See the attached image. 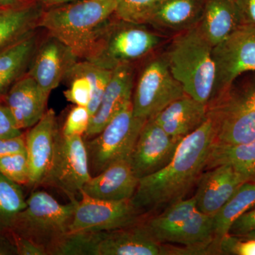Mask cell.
Listing matches in <instances>:
<instances>
[{
  "mask_svg": "<svg viewBox=\"0 0 255 255\" xmlns=\"http://www.w3.org/2000/svg\"><path fill=\"white\" fill-rule=\"evenodd\" d=\"M117 18V17H116ZM162 43V38L145 24L111 19L95 38L82 60L113 70L147 56Z\"/></svg>",
  "mask_w": 255,
  "mask_h": 255,
  "instance_id": "5b68a950",
  "label": "cell"
},
{
  "mask_svg": "<svg viewBox=\"0 0 255 255\" xmlns=\"http://www.w3.org/2000/svg\"><path fill=\"white\" fill-rule=\"evenodd\" d=\"M22 1L23 2H27L28 1H31V0H22ZM39 1H41V2L43 3V4H46L50 0H39Z\"/></svg>",
  "mask_w": 255,
  "mask_h": 255,
  "instance_id": "7bdbcfd3",
  "label": "cell"
},
{
  "mask_svg": "<svg viewBox=\"0 0 255 255\" xmlns=\"http://www.w3.org/2000/svg\"><path fill=\"white\" fill-rule=\"evenodd\" d=\"M241 24L235 0H206L199 26L211 46L219 45Z\"/></svg>",
  "mask_w": 255,
  "mask_h": 255,
  "instance_id": "603a6c76",
  "label": "cell"
},
{
  "mask_svg": "<svg viewBox=\"0 0 255 255\" xmlns=\"http://www.w3.org/2000/svg\"><path fill=\"white\" fill-rule=\"evenodd\" d=\"M0 173L19 185H28L29 164L26 151L0 157Z\"/></svg>",
  "mask_w": 255,
  "mask_h": 255,
  "instance_id": "4dcf8cb0",
  "label": "cell"
},
{
  "mask_svg": "<svg viewBox=\"0 0 255 255\" xmlns=\"http://www.w3.org/2000/svg\"><path fill=\"white\" fill-rule=\"evenodd\" d=\"M255 111V81L240 90L232 88L208 105V117L214 122Z\"/></svg>",
  "mask_w": 255,
  "mask_h": 255,
  "instance_id": "4316f807",
  "label": "cell"
},
{
  "mask_svg": "<svg viewBox=\"0 0 255 255\" xmlns=\"http://www.w3.org/2000/svg\"><path fill=\"white\" fill-rule=\"evenodd\" d=\"M4 98L0 99V137H11L22 135Z\"/></svg>",
  "mask_w": 255,
  "mask_h": 255,
  "instance_id": "836d02e7",
  "label": "cell"
},
{
  "mask_svg": "<svg viewBox=\"0 0 255 255\" xmlns=\"http://www.w3.org/2000/svg\"><path fill=\"white\" fill-rule=\"evenodd\" d=\"M78 60V57L70 48L48 34L37 47L27 74L50 95Z\"/></svg>",
  "mask_w": 255,
  "mask_h": 255,
  "instance_id": "4fadbf2b",
  "label": "cell"
},
{
  "mask_svg": "<svg viewBox=\"0 0 255 255\" xmlns=\"http://www.w3.org/2000/svg\"><path fill=\"white\" fill-rule=\"evenodd\" d=\"M161 0H116L115 15L127 22L145 24Z\"/></svg>",
  "mask_w": 255,
  "mask_h": 255,
  "instance_id": "f546056e",
  "label": "cell"
},
{
  "mask_svg": "<svg viewBox=\"0 0 255 255\" xmlns=\"http://www.w3.org/2000/svg\"><path fill=\"white\" fill-rule=\"evenodd\" d=\"M242 24L255 26V0H235Z\"/></svg>",
  "mask_w": 255,
  "mask_h": 255,
  "instance_id": "74e56055",
  "label": "cell"
},
{
  "mask_svg": "<svg viewBox=\"0 0 255 255\" xmlns=\"http://www.w3.org/2000/svg\"><path fill=\"white\" fill-rule=\"evenodd\" d=\"M255 207V182H245L214 217V236L211 249L221 254L220 246L228 236L233 223L247 211Z\"/></svg>",
  "mask_w": 255,
  "mask_h": 255,
  "instance_id": "d4e9b609",
  "label": "cell"
},
{
  "mask_svg": "<svg viewBox=\"0 0 255 255\" xmlns=\"http://www.w3.org/2000/svg\"><path fill=\"white\" fill-rule=\"evenodd\" d=\"M77 201L60 204L44 191H35L26 199L9 232L27 239L51 255L57 245L70 233Z\"/></svg>",
  "mask_w": 255,
  "mask_h": 255,
  "instance_id": "8992f818",
  "label": "cell"
},
{
  "mask_svg": "<svg viewBox=\"0 0 255 255\" xmlns=\"http://www.w3.org/2000/svg\"><path fill=\"white\" fill-rule=\"evenodd\" d=\"M116 0H76L44 10L38 23L82 60L115 12Z\"/></svg>",
  "mask_w": 255,
  "mask_h": 255,
  "instance_id": "7a4b0ae2",
  "label": "cell"
},
{
  "mask_svg": "<svg viewBox=\"0 0 255 255\" xmlns=\"http://www.w3.org/2000/svg\"><path fill=\"white\" fill-rule=\"evenodd\" d=\"M213 49L198 24L177 33L164 54L171 73L186 95L207 105L216 82Z\"/></svg>",
  "mask_w": 255,
  "mask_h": 255,
  "instance_id": "3957f363",
  "label": "cell"
},
{
  "mask_svg": "<svg viewBox=\"0 0 255 255\" xmlns=\"http://www.w3.org/2000/svg\"><path fill=\"white\" fill-rule=\"evenodd\" d=\"M213 55L216 77L209 103L227 93L242 74L255 71V26L240 25L226 39L214 47Z\"/></svg>",
  "mask_w": 255,
  "mask_h": 255,
  "instance_id": "30bf717a",
  "label": "cell"
},
{
  "mask_svg": "<svg viewBox=\"0 0 255 255\" xmlns=\"http://www.w3.org/2000/svg\"><path fill=\"white\" fill-rule=\"evenodd\" d=\"M90 119L91 115L87 107L75 105L69 112L60 131L65 136H82L86 133Z\"/></svg>",
  "mask_w": 255,
  "mask_h": 255,
  "instance_id": "1f68e13d",
  "label": "cell"
},
{
  "mask_svg": "<svg viewBox=\"0 0 255 255\" xmlns=\"http://www.w3.org/2000/svg\"><path fill=\"white\" fill-rule=\"evenodd\" d=\"M43 11L38 5L30 3L0 8V51L38 30Z\"/></svg>",
  "mask_w": 255,
  "mask_h": 255,
  "instance_id": "cb8c5ba5",
  "label": "cell"
},
{
  "mask_svg": "<svg viewBox=\"0 0 255 255\" xmlns=\"http://www.w3.org/2000/svg\"><path fill=\"white\" fill-rule=\"evenodd\" d=\"M17 255L14 240L9 232L0 231V255Z\"/></svg>",
  "mask_w": 255,
  "mask_h": 255,
  "instance_id": "f35d334b",
  "label": "cell"
},
{
  "mask_svg": "<svg viewBox=\"0 0 255 255\" xmlns=\"http://www.w3.org/2000/svg\"><path fill=\"white\" fill-rule=\"evenodd\" d=\"M74 1H76V0H50L46 5L49 6H56V5L65 4V3L71 2Z\"/></svg>",
  "mask_w": 255,
  "mask_h": 255,
  "instance_id": "60d3db41",
  "label": "cell"
},
{
  "mask_svg": "<svg viewBox=\"0 0 255 255\" xmlns=\"http://www.w3.org/2000/svg\"><path fill=\"white\" fill-rule=\"evenodd\" d=\"M92 177L85 141L81 135L65 136L60 130L54 155L41 186L63 191L70 201Z\"/></svg>",
  "mask_w": 255,
  "mask_h": 255,
  "instance_id": "9c48e42d",
  "label": "cell"
},
{
  "mask_svg": "<svg viewBox=\"0 0 255 255\" xmlns=\"http://www.w3.org/2000/svg\"><path fill=\"white\" fill-rule=\"evenodd\" d=\"M139 180L129 160L121 161L90 178L81 192L101 200H130L136 191Z\"/></svg>",
  "mask_w": 255,
  "mask_h": 255,
  "instance_id": "d6986e66",
  "label": "cell"
},
{
  "mask_svg": "<svg viewBox=\"0 0 255 255\" xmlns=\"http://www.w3.org/2000/svg\"><path fill=\"white\" fill-rule=\"evenodd\" d=\"M49 95L27 73L15 82L4 101L21 130L38 123L47 110Z\"/></svg>",
  "mask_w": 255,
  "mask_h": 255,
  "instance_id": "ac0fdd59",
  "label": "cell"
},
{
  "mask_svg": "<svg viewBox=\"0 0 255 255\" xmlns=\"http://www.w3.org/2000/svg\"><path fill=\"white\" fill-rule=\"evenodd\" d=\"M164 255L163 245L152 237L142 221L130 227L98 233L96 255Z\"/></svg>",
  "mask_w": 255,
  "mask_h": 255,
  "instance_id": "e0dca14e",
  "label": "cell"
},
{
  "mask_svg": "<svg viewBox=\"0 0 255 255\" xmlns=\"http://www.w3.org/2000/svg\"><path fill=\"white\" fill-rule=\"evenodd\" d=\"M185 95L165 57L160 55L146 64L139 75L132 95V112L135 117L147 120Z\"/></svg>",
  "mask_w": 255,
  "mask_h": 255,
  "instance_id": "ba28073f",
  "label": "cell"
},
{
  "mask_svg": "<svg viewBox=\"0 0 255 255\" xmlns=\"http://www.w3.org/2000/svg\"><path fill=\"white\" fill-rule=\"evenodd\" d=\"M38 30L0 51V99L4 98L15 82L27 73L41 42Z\"/></svg>",
  "mask_w": 255,
  "mask_h": 255,
  "instance_id": "7402d4cb",
  "label": "cell"
},
{
  "mask_svg": "<svg viewBox=\"0 0 255 255\" xmlns=\"http://www.w3.org/2000/svg\"><path fill=\"white\" fill-rule=\"evenodd\" d=\"M147 121L134 115L131 103L115 116L98 135L86 140L92 177L117 162L129 160Z\"/></svg>",
  "mask_w": 255,
  "mask_h": 255,
  "instance_id": "52a82bcc",
  "label": "cell"
},
{
  "mask_svg": "<svg viewBox=\"0 0 255 255\" xmlns=\"http://www.w3.org/2000/svg\"><path fill=\"white\" fill-rule=\"evenodd\" d=\"M22 0H0V8H10L25 4Z\"/></svg>",
  "mask_w": 255,
  "mask_h": 255,
  "instance_id": "ab89813d",
  "label": "cell"
},
{
  "mask_svg": "<svg viewBox=\"0 0 255 255\" xmlns=\"http://www.w3.org/2000/svg\"><path fill=\"white\" fill-rule=\"evenodd\" d=\"M221 254L255 255V239L228 234L220 246Z\"/></svg>",
  "mask_w": 255,
  "mask_h": 255,
  "instance_id": "d6a6232c",
  "label": "cell"
},
{
  "mask_svg": "<svg viewBox=\"0 0 255 255\" xmlns=\"http://www.w3.org/2000/svg\"><path fill=\"white\" fill-rule=\"evenodd\" d=\"M26 206L21 185L0 173V231L9 232L16 216Z\"/></svg>",
  "mask_w": 255,
  "mask_h": 255,
  "instance_id": "f1b7e54d",
  "label": "cell"
},
{
  "mask_svg": "<svg viewBox=\"0 0 255 255\" xmlns=\"http://www.w3.org/2000/svg\"><path fill=\"white\" fill-rule=\"evenodd\" d=\"M245 182L229 164H221L203 172L196 183L194 195L198 209L214 217Z\"/></svg>",
  "mask_w": 255,
  "mask_h": 255,
  "instance_id": "2e32d148",
  "label": "cell"
},
{
  "mask_svg": "<svg viewBox=\"0 0 255 255\" xmlns=\"http://www.w3.org/2000/svg\"><path fill=\"white\" fill-rule=\"evenodd\" d=\"M145 218L130 200H101L81 192L70 226V233L114 231L135 226Z\"/></svg>",
  "mask_w": 255,
  "mask_h": 255,
  "instance_id": "8fae6325",
  "label": "cell"
},
{
  "mask_svg": "<svg viewBox=\"0 0 255 255\" xmlns=\"http://www.w3.org/2000/svg\"><path fill=\"white\" fill-rule=\"evenodd\" d=\"M151 119L170 136L182 140L207 120L208 105L185 95Z\"/></svg>",
  "mask_w": 255,
  "mask_h": 255,
  "instance_id": "ffe728a7",
  "label": "cell"
},
{
  "mask_svg": "<svg viewBox=\"0 0 255 255\" xmlns=\"http://www.w3.org/2000/svg\"><path fill=\"white\" fill-rule=\"evenodd\" d=\"M214 122L219 143L242 145L255 140V111Z\"/></svg>",
  "mask_w": 255,
  "mask_h": 255,
  "instance_id": "83f0119b",
  "label": "cell"
},
{
  "mask_svg": "<svg viewBox=\"0 0 255 255\" xmlns=\"http://www.w3.org/2000/svg\"><path fill=\"white\" fill-rule=\"evenodd\" d=\"M206 0H161L145 24L172 32L187 31L200 22Z\"/></svg>",
  "mask_w": 255,
  "mask_h": 255,
  "instance_id": "44dd1931",
  "label": "cell"
},
{
  "mask_svg": "<svg viewBox=\"0 0 255 255\" xmlns=\"http://www.w3.org/2000/svg\"><path fill=\"white\" fill-rule=\"evenodd\" d=\"M152 119L142 127L129 162L139 179L158 172L173 158L179 142Z\"/></svg>",
  "mask_w": 255,
  "mask_h": 255,
  "instance_id": "7c38bea8",
  "label": "cell"
},
{
  "mask_svg": "<svg viewBox=\"0 0 255 255\" xmlns=\"http://www.w3.org/2000/svg\"><path fill=\"white\" fill-rule=\"evenodd\" d=\"M251 232H255V207L238 218L233 223L228 234L242 237Z\"/></svg>",
  "mask_w": 255,
  "mask_h": 255,
  "instance_id": "e575fe53",
  "label": "cell"
},
{
  "mask_svg": "<svg viewBox=\"0 0 255 255\" xmlns=\"http://www.w3.org/2000/svg\"><path fill=\"white\" fill-rule=\"evenodd\" d=\"M133 90L132 65H122L114 68L100 105L90 119L85 139L90 140L98 135L115 116L131 104Z\"/></svg>",
  "mask_w": 255,
  "mask_h": 255,
  "instance_id": "9a60e30c",
  "label": "cell"
},
{
  "mask_svg": "<svg viewBox=\"0 0 255 255\" xmlns=\"http://www.w3.org/2000/svg\"><path fill=\"white\" fill-rule=\"evenodd\" d=\"M142 223L159 243L181 245L191 255L213 254L214 216L198 209L194 196L171 204L150 219L145 217Z\"/></svg>",
  "mask_w": 255,
  "mask_h": 255,
  "instance_id": "277c9868",
  "label": "cell"
},
{
  "mask_svg": "<svg viewBox=\"0 0 255 255\" xmlns=\"http://www.w3.org/2000/svg\"><path fill=\"white\" fill-rule=\"evenodd\" d=\"M229 164L246 182H255V140L242 145H225L215 141L206 169Z\"/></svg>",
  "mask_w": 255,
  "mask_h": 255,
  "instance_id": "484cf974",
  "label": "cell"
},
{
  "mask_svg": "<svg viewBox=\"0 0 255 255\" xmlns=\"http://www.w3.org/2000/svg\"><path fill=\"white\" fill-rule=\"evenodd\" d=\"M214 121L207 120L181 140L173 158L162 169L139 180L130 199L144 216L184 199L206 169L216 141Z\"/></svg>",
  "mask_w": 255,
  "mask_h": 255,
  "instance_id": "6da1fadb",
  "label": "cell"
},
{
  "mask_svg": "<svg viewBox=\"0 0 255 255\" xmlns=\"http://www.w3.org/2000/svg\"><path fill=\"white\" fill-rule=\"evenodd\" d=\"M11 235L16 246L17 255H47L43 248L31 241L12 233Z\"/></svg>",
  "mask_w": 255,
  "mask_h": 255,
  "instance_id": "8d00e7d4",
  "label": "cell"
},
{
  "mask_svg": "<svg viewBox=\"0 0 255 255\" xmlns=\"http://www.w3.org/2000/svg\"><path fill=\"white\" fill-rule=\"evenodd\" d=\"M242 237L246 238H253V239H255V232L248 233V234L245 235V236H242Z\"/></svg>",
  "mask_w": 255,
  "mask_h": 255,
  "instance_id": "b9f144b4",
  "label": "cell"
},
{
  "mask_svg": "<svg viewBox=\"0 0 255 255\" xmlns=\"http://www.w3.org/2000/svg\"><path fill=\"white\" fill-rule=\"evenodd\" d=\"M59 133L55 112L48 110L25 135L29 164V187L41 186L51 164Z\"/></svg>",
  "mask_w": 255,
  "mask_h": 255,
  "instance_id": "5bb4252c",
  "label": "cell"
},
{
  "mask_svg": "<svg viewBox=\"0 0 255 255\" xmlns=\"http://www.w3.org/2000/svg\"><path fill=\"white\" fill-rule=\"evenodd\" d=\"M26 151L24 134L11 137H0V157Z\"/></svg>",
  "mask_w": 255,
  "mask_h": 255,
  "instance_id": "d590c367",
  "label": "cell"
}]
</instances>
